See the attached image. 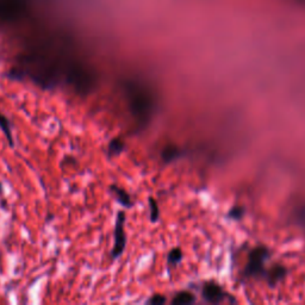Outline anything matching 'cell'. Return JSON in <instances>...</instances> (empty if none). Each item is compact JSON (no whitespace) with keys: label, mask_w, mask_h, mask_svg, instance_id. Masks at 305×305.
Instances as JSON below:
<instances>
[{"label":"cell","mask_w":305,"mask_h":305,"mask_svg":"<svg viewBox=\"0 0 305 305\" xmlns=\"http://www.w3.org/2000/svg\"><path fill=\"white\" fill-rule=\"evenodd\" d=\"M125 91L130 104V110L139 123H147L154 109V100L150 93L141 85L129 82Z\"/></svg>","instance_id":"cell-1"},{"label":"cell","mask_w":305,"mask_h":305,"mask_svg":"<svg viewBox=\"0 0 305 305\" xmlns=\"http://www.w3.org/2000/svg\"><path fill=\"white\" fill-rule=\"evenodd\" d=\"M124 222H125V215L123 211L118 213L116 225H114V245L111 255L112 257H118L122 253L124 252L125 243H127V239H125V231H124Z\"/></svg>","instance_id":"cell-2"},{"label":"cell","mask_w":305,"mask_h":305,"mask_svg":"<svg viewBox=\"0 0 305 305\" xmlns=\"http://www.w3.org/2000/svg\"><path fill=\"white\" fill-rule=\"evenodd\" d=\"M265 257H266V250L264 248H257L250 254V260L248 265V271L250 274L260 273Z\"/></svg>","instance_id":"cell-3"},{"label":"cell","mask_w":305,"mask_h":305,"mask_svg":"<svg viewBox=\"0 0 305 305\" xmlns=\"http://www.w3.org/2000/svg\"><path fill=\"white\" fill-rule=\"evenodd\" d=\"M204 297L211 303H218L223 298V292L217 285H207L204 289Z\"/></svg>","instance_id":"cell-4"},{"label":"cell","mask_w":305,"mask_h":305,"mask_svg":"<svg viewBox=\"0 0 305 305\" xmlns=\"http://www.w3.org/2000/svg\"><path fill=\"white\" fill-rule=\"evenodd\" d=\"M0 129H2L4 135H5V137L7 139V142H9L11 148H13L14 141H13V136H12V129H11V123H10L9 118L4 116L2 112H0Z\"/></svg>","instance_id":"cell-5"},{"label":"cell","mask_w":305,"mask_h":305,"mask_svg":"<svg viewBox=\"0 0 305 305\" xmlns=\"http://www.w3.org/2000/svg\"><path fill=\"white\" fill-rule=\"evenodd\" d=\"M111 191L114 193V196H116V198L118 202H120L122 205L125 206V207H129L131 206V200H130V196L128 195L127 192L124 191L123 189H120L118 186H114L112 185L110 187Z\"/></svg>","instance_id":"cell-6"},{"label":"cell","mask_w":305,"mask_h":305,"mask_svg":"<svg viewBox=\"0 0 305 305\" xmlns=\"http://www.w3.org/2000/svg\"><path fill=\"white\" fill-rule=\"evenodd\" d=\"M124 149V143L122 139L120 138H113L112 141L109 143V149H107V154L109 156H113V155H118L123 152Z\"/></svg>","instance_id":"cell-7"},{"label":"cell","mask_w":305,"mask_h":305,"mask_svg":"<svg viewBox=\"0 0 305 305\" xmlns=\"http://www.w3.org/2000/svg\"><path fill=\"white\" fill-rule=\"evenodd\" d=\"M193 302V296L189 292H181L173 299V304L178 305H185Z\"/></svg>","instance_id":"cell-8"},{"label":"cell","mask_w":305,"mask_h":305,"mask_svg":"<svg viewBox=\"0 0 305 305\" xmlns=\"http://www.w3.org/2000/svg\"><path fill=\"white\" fill-rule=\"evenodd\" d=\"M178 155V149L175 147H168L167 149L163 150V160L171 161Z\"/></svg>","instance_id":"cell-9"},{"label":"cell","mask_w":305,"mask_h":305,"mask_svg":"<svg viewBox=\"0 0 305 305\" xmlns=\"http://www.w3.org/2000/svg\"><path fill=\"white\" fill-rule=\"evenodd\" d=\"M149 205H150V217H152V221L155 222L159 217V209H157V204L155 203V200L153 198L149 200Z\"/></svg>","instance_id":"cell-10"},{"label":"cell","mask_w":305,"mask_h":305,"mask_svg":"<svg viewBox=\"0 0 305 305\" xmlns=\"http://www.w3.org/2000/svg\"><path fill=\"white\" fill-rule=\"evenodd\" d=\"M181 259V252L179 249H174L172 250L170 254V263L171 264H177L178 261H180Z\"/></svg>","instance_id":"cell-11"},{"label":"cell","mask_w":305,"mask_h":305,"mask_svg":"<svg viewBox=\"0 0 305 305\" xmlns=\"http://www.w3.org/2000/svg\"><path fill=\"white\" fill-rule=\"evenodd\" d=\"M165 302H166V299H165L162 296H155V297H153L152 299H150V303L154 304V305L163 304Z\"/></svg>","instance_id":"cell-12"},{"label":"cell","mask_w":305,"mask_h":305,"mask_svg":"<svg viewBox=\"0 0 305 305\" xmlns=\"http://www.w3.org/2000/svg\"><path fill=\"white\" fill-rule=\"evenodd\" d=\"M284 270H283L281 267H278V268H275V270L273 271V273L271 274V277H273V278H280V277H283V274H284Z\"/></svg>","instance_id":"cell-13"},{"label":"cell","mask_w":305,"mask_h":305,"mask_svg":"<svg viewBox=\"0 0 305 305\" xmlns=\"http://www.w3.org/2000/svg\"><path fill=\"white\" fill-rule=\"evenodd\" d=\"M2 191H3V185L0 184V193H2Z\"/></svg>","instance_id":"cell-14"}]
</instances>
